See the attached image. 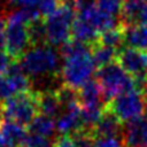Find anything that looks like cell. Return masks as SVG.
<instances>
[{"mask_svg": "<svg viewBox=\"0 0 147 147\" xmlns=\"http://www.w3.org/2000/svg\"><path fill=\"white\" fill-rule=\"evenodd\" d=\"M61 56L65 63L61 70L63 84L76 90L92 80L96 72V65L92 58V48L83 43L70 40L61 47Z\"/></svg>", "mask_w": 147, "mask_h": 147, "instance_id": "cell-1", "label": "cell"}, {"mask_svg": "<svg viewBox=\"0 0 147 147\" xmlns=\"http://www.w3.org/2000/svg\"><path fill=\"white\" fill-rule=\"evenodd\" d=\"M96 80L101 86L106 105L120 94L137 90L134 78L125 71L117 61L97 70Z\"/></svg>", "mask_w": 147, "mask_h": 147, "instance_id": "cell-2", "label": "cell"}, {"mask_svg": "<svg viewBox=\"0 0 147 147\" xmlns=\"http://www.w3.org/2000/svg\"><path fill=\"white\" fill-rule=\"evenodd\" d=\"M3 109L5 120L27 129L36 116L40 115L38 92L28 90L16 94L3 103Z\"/></svg>", "mask_w": 147, "mask_h": 147, "instance_id": "cell-3", "label": "cell"}, {"mask_svg": "<svg viewBox=\"0 0 147 147\" xmlns=\"http://www.w3.org/2000/svg\"><path fill=\"white\" fill-rule=\"evenodd\" d=\"M18 63L27 75H54L58 72L59 56L51 45L35 47L28 49Z\"/></svg>", "mask_w": 147, "mask_h": 147, "instance_id": "cell-4", "label": "cell"}, {"mask_svg": "<svg viewBox=\"0 0 147 147\" xmlns=\"http://www.w3.org/2000/svg\"><path fill=\"white\" fill-rule=\"evenodd\" d=\"M106 110L124 125L146 114L147 102L142 93L133 90L115 97L106 105Z\"/></svg>", "mask_w": 147, "mask_h": 147, "instance_id": "cell-5", "label": "cell"}, {"mask_svg": "<svg viewBox=\"0 0 147 147\" xmlns=\"http://www.w3.org/2000/svg\"><path fill=\"white\" fill-rule=\"evenodd\" d=\"M78 13L61 7L54 14L45 18L48 44L63 45L71 40V30Z\"/></svg>", "mask_w": 147, "mask_h": 147, "instance_id": "cell-6", "label": "cell"}, {"mask_svg": "<svg viewBox=\"0 0 147 147\" xmlns=\"http://www.w3.org/2000/svg\"><path fill=\"white\" fill-rule=\"evenodd\" d=\"M116 61L133 78L147 75V52L145 51L125 47L117 51Z\"/></svg>", "mask_w": 147, "mask_h": 147, "instance_id": "cell-7", "label": "cell"}, {"mask_svg": "<svg viewBox=\"0 0 147 147\" xmlns=\"http://www.w3.org/2000/svg\"><path fill=\"white\" fill-rule=\"evenodd\" d=\"M121 140L124 147H147V111L143 116L124 124Z\"/></svg>", "mask_w": 147, "mask_h": 147, "instance_id": "cell-8", "label": "cell"}, {"mask_svg": "<svg viewBox=\"0 0 147 147\" xmlns=\"http://www.w3.org/2000/svg\"><path fill=\"white\" fill-rule=\"evenodd\" d=\"M78 16L81 17L83 20H85L86 22H89L101 34L105 32V31L112 30V28L120 27L123 25L120 17H114V16H110L107 13L102 12L96 4L79 12Z\"/></svg>", "mask_w": 147, "mask_h": 147, "instance_id": "cell-9", "label": "cell"}, {"mask_svg": "<svg viewBox=\"0 0 147 147\" xmlns=\"http://www.w3.org/2000/svg\"><path fill=\"white\" fill-rule=\"evenodd\" d=\"M124 125L105 107V112L96 125L92 128L90 134L94 140L99 138H121Z\"/></svg>", "mask_w": 147, "mask_h": 147, "instance_id": "cell-10", "label": "cell"}, {"mask_svg": "<svg viewBox=\"0 0 147 147\" xmlns=\"http://www.w3.org/2000/svg\"><path fill=\"white\" fill-rule=\"evenodd\" d=\"M27 136V129L5 120L0 127V147H21Z\"/></svg>", "mask_w": 147, "mask_h": 147, "instance_id": "cell-11", "label": "cell"}, {"mask_svg": "<svg viewBox=\"0 0 147 147\" xmlns=\"http://www.w3.org/2000/svg\"><path fill=\"white\" fill-rule=\"evenodd\" d=\"M99 35H101V34H99L90 23L86 22L85 20H83V18L79 17V16H76L75 21H74V25H72V30H71L72 40L83 43L92 48L93 45H96V44L98 43Z\"/></svg>", "mask_w": 147, "mask_h": 147, "instance_id": "cell-12", "label": "cell"}, {"mask_svg": "<svg viewBox=\"0 0 147 147\" xmlns=\"http://www.w3.org/2000/svg\"><path fill=\"white\" fill-rule=\"evenodd\" d=\"M38 101H39V110L40 114L47 115L53 119H58L62 114V105L57 97L56 90L49 89V90L38 92Z\"/></svg>", "mask_w": 147, "mask_h": 147, "instance_id": "cell-13", "label": "cell"}, {"mask_svg": "<svg viewBox=\"0 0 147 147\" xmlns=\"http://www.w3.org/2000/svg\"><path fill=\"white\" fill-rule=\"evenodd\" d=\"M27 132L31 133V134H36V136H40V137L52 140V138H54L57 132L56 119L49 117L43 114L38 115L36 119L32 121V124L27 128Z\"/></svg>", "mask_w": 147, "mask_h": 147, "instance_id": "cell-14", "label": "cell"}, {"mask_svg": "<svg viewBox=\"0 0 147 147\" xmlns=\"http://www.w3.org/2000/svg\"><path fill=\"white\" fill-rule=\"evenodd\" d=\"M125 27V44L130 48L141 49L147 52V26L130 25Z\"/></svg>", "mask_w": 147, "mask_h": 147, "instance_id": "cell-15", "label": "cell"}, {"mask_svg": "<svg viewBox=\"0 0 147 147\" xmlns=\"http://www.w3.org/2000/svg\"><path fill=\"white\" fill-rule=\"evenodd\" d=\"M92 58L96 65L97 70L105 67L110 63H114L117 59V49L110 48V47L102 45L97 43L96 45L92 47Z\"/></svg>", "mask_w": 147, "mask_h": 147, "instance_id": "cell-16", "label": "cell"}, {"mask_svg": "<svg viewBox=\"0 0 147 147\" xmlns=\"http://www.w3.org/2000/svg\"><path fill=\"white\" fill-rule=\"evenodd\" d=\"M99 44L102 45L110 47V48L117 49L119 47H121L123 44H125V27L124 25H121L120 27L112 28V30L105 31L99 35ZM119 51V49H117Z\"/></svg>", "mask_w": 147, "mask_h": 147, "instance_id": "cell-17", "label": "cell"}, {"mask_svg": "<svg viewBox=\"0 0 147 147\" xmlns=\"http://www.w3.org/2000/svg\"><path fill=\"white\" fill-rule=\"evenodd\" d=\"M28 36H30V47H43L48 44L47 38V28H45V18L28 25Z\"/></svg>", "mask_w": 147, "mask_h": 147, "instance_id": "cell-18", "label": "cell"}, {"mask_svg": "<svg viewBox=\"0 0 147 147\" xmlns=\"http://www.w3.org/2000/svg\"><path fill=\"white\" fill-rule=\"evenodd\" d=\"M124 1L125 0H96V5L102 12L117 17V16L121 14Z\"/></svg>", "mask_w": 147, "mask_h": 147, "instance_id": "cell-19", "label": "cell"}, {"mask_svg": "<svg viewBox=\"0 0 147 147\" xmlns=\"http://www.w3.org/2000/svg\"><path fill=\"white\" fill-rule=\"evenodd\" d=\"M17 94L14 85L12 84L10 79L7 75L0 76V103L7 102L9 98Z\"/></svg>", "mask_w": 147, "mask_h": 147, "instance_id": "cell-20", "label": "cell"}, {"mask_svg": "<svg viewBox=\"0 0 147 147\" xmlns=\"http://www.w3.org/2000/svg\"><path fill=\"white\" fill-rule=\"evenodd\" d=\"M61 8V3L59 0H40L38 4V9L40 12L41 17L48 18L52 14L57 12Z\"/></svg>", "mask_w": 147, "mask_h": 147, "instance_id": "cell-21", "label": "cell"}, {"mask_svg": "<svg viewBox=\"0 0 147 147\" xmlns=\"http://www.w3.org/2000/svg\"><path fill=\"white\" fill-rule=\"evenodd\" d=\"M53 143H54V141H52V140L28 133L27 138L25 140V142L22 143L21 147H53Z\"/></svg>", "mask_w": 147, "mask_h": 147, "instance_id": "cell-22", "label": "cell"}, {"mask_svg": "<svg viewBox=\"0 0 147 147\" xmlns=\"http://www.w3.org/2000/svg\"><path fill=\"white\" fill-rule=\"evenodd\" d=\"M14 62L16 61H13L12 57H10L7 52L0 51V76L7 75Z\"/></svg>", "mask_w": 147, "mask_h": 147, "instance_id": "cell-23", "label": "cell"}, {"mask_svg": "<svg viewBox=\"0 0 147 147\" xmlns=\"http://www.w3.org/2000/svg\"><path fill=\"white\" fill-rule=\"evenodd\" d=\"M96 147H124L121 138H99L96 140Z\"/></svg>", "mask_w": 147, "mask_h": 147, "instance_id": "cell-24", "label": "cell"}, {"mask_svg": "<svg viewBox=\"0 0 147 147\" xmlns=\"http://www.w3.org/2000/svg\"><path fill=\"white\" fill-rule=\"evenodd\" d=\"M53 147H78L70 136H59L54 140Z\"/></svg>", "mask_w": 147, "mask_h": 147, "instance_id": "cell-25", "label": "cell"}, {"mask_svg": "<svg viewBox=\"0 0 147 147\" xmlns=\"http://www.w3.org/2000/svg\"><path fill=\"white\" fill-rule=\"evenodd\" d=\"M5 38H7V18L0 13V51L5 48Z\"/></svg>", "mask_w": 147, "mask_h": 147, "instance_id": "cell-26", "label": "cell"}, {"mask_svg": "<svg viewBox=\"0 0 147 147\" xmlns=\"http://www.w3.org/2000/svg\"><path fill=\"white\" fill-rule=\"evenodd\" d=\"M59 3H61V7L67 8V9H71L74 12L78 13L79 0H59Z\"/></svg>", "mask_w": 147, "mask_h": 147, "instance_id": "cell-27", "label": "cell"}, {"mask_svg": "<svg viewBox=\"0 0 147 147\" xmlns=\"http://www.w3.org/2000/svg\"><path fill=\"white\" fill-rule=\"evenodd\" d=\"M40 0H14L16 4L22 5V8H35Z\"/></svg>", "mask_w": 147, "mask_h": 147, "instance_id": "cell-28", "label": "cell"}, {"mask_svg": "<svg viewBox=\"0 0 147 147\" xmlns=\"http://www.w3.org/2000/svg\"><path fill=\"white\" fill-rule=\"evenodd\" d=\"M142 94H143V97H145V99H146V102H147V75H146V79H145V85H143Z\"/></svg>", "mask_w": 147, "mask_h": 147, "instance_id": "cell-29", "label": "cell"}, {"mask_svg": "<svg viewBox=\"0 0 147 147\" xmlns=\"http://www.w3.org/2000/svg\"><path fill=\"white\" fill-rule=\"evenodd\" d=\"M12 1H13V3H14V0H12Z\"/></svg>", "mask_w": 147, "mask_h": 147, "instance_id": "cell-30", "label": "cell"}]
</instances>
